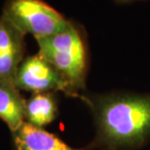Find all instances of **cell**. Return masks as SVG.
Instances as JSON below:
<instances>
[{"label": "cell", "instance_id": "cell-1", "mask_svg": "<svg viewBox=\"0 0 150 150\" xmlns=\"http://www.w3.org/2000/svg\"><path fill=\"white\" fill-rule=\"evenodd\" d=\"M81 96L93 114L94 146L136 150L150 140V94L108 92Z\"/></svg>", "mask_w": 150, "mask_h": 150}, {"label": "cell", "instance_id": "cell-2", "mask_svg": "<svg viewBox=\"0 0 150 150\" xmlns=\"http://www.w3.org/2000/svg\"><path fill=\"white\" fill-rule=\"evenodd\" d=\"M36 41L38 53L62 76L69 96H81L88 71V49L81 27L71 21L64 30Z\"/></svg>", "mask_w": 150, "mask_h": 150}, {"label": "cell", "instance_id": "cell-3", "mask_svg": "<svg viewBox=\"0 0 150 150\" xmlns=\"http://www.w3.org/2000/svg\"><path fill=\"white\" fill-rule=\"evenodd\" d=\"M1 16L24 36L30 34L35 40L64 30L71 21L43 0H7Z\"/></svg>", "mask_w": 150, "mask_h": 150}, {"label": "cell", "instance_id": "cell-4", "mask_svg": "<svg viewBox=\"0 0 150 150\" xmlns=\"http://www.w3.org/2000/svg\"><path fill=\"white\" fill-rule=\"evenodd\" d=\"M14 83L18 90L32 93L63 92L69 96V88L54 67L39 53L25 57L16 75Z\"/></svg>", "mask_w": 150, "mask_h": 150}, {"label": "cell", "instance_id": "cell-5", "mask_svg": "<svg viewBox=\"0 0 150 150\" xmlns=\"http://www.w3.org/2000/svg\"><path fill=\"white\" fill-rule=\"evenodd\" d=\"M24 50V35L0 16V82L14 83Z\"/></svg>", "mask_w": 150, "mask_h": 150}, {"label": "cell", "instance_id": "cell-6", "mask_svg": "<svg viewBox=\"0 0 150 150\" xmlns=\"http://www.w3.org/2000/svg\"><path fill=\"white\" fill-rule=\"evenodd\" d=\"M12 135L16 150H82L71 147L53 134L27 122Z\"/></svg>", "mask_w": 150, "mask_h": 150}, {"label": "cell", "instance_id": "cell-7", "mask_svg": "<svg viewBox=\"0 0 150 150\" xmlns=\"http://www.w3.org/2000/svg\"><path fill=\"white\" fill-rule=\"evenodd\" d=\"M25 106L26 100L14 83L0 82V119L12 133L25 122Z\"/></svg>", "mask_w": 150, "mask_h": 150}, {"label": "cell", "instance_id": "cell-8", "mask_svg": "<svg viewBox=\"0 0 150 150\" xmlns=\"http://www.w3.org/2000/svg\"><path fill=\"white\" fill-rule=\"evenodd\" d=\"M57 104L53 93H34L25 106V122L43 128L55 119Z\"/></svg>", "mask_w": 150, "mask_h": 150}, {"label": "cell", "instance_id": "cell-9", "mask_svg": "<svg viewBox=\"0 0 150 150\" xmlns=\"http://www.w3.org/2000/svg\"><path fill=\"white\" fill-rule=\"evenodd\" d=\"M116 3L119 4H127V3H132L134 1H138V0H114Z\"/></svg>", "mask_w": 150, "mask_h": 150}, {"label": "cell", "instance_id": "cell-10", "mask_svg": "<svg viewBox=\"0 0 150 150\" xmlns=\"http://www.w3.org/2000/svg\"><path fill=\"white\" fill-rule=\"evenodd\" d=\"M138 1H139V0H138ZM139 1H145V0H139Z\"/></svg>", "mask_w": 150, "mask_h": 150}]
</instances>
